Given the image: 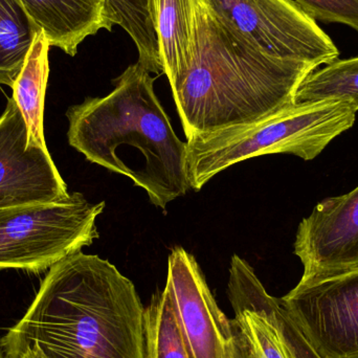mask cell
Segmentation results:
<instances>
[{
  "label": "cell",
  "instance_id": "5",
  "mask_svg": "<svg viewBox=\"0 0 358 358\" xmlns=\"http://www.w3.org/2000/svg\"><path fill=\"white\" fill-rule=\"evenodd\" d=\"M105 202L92 203L81 193L62 201L0 210V271L40 273L92 245Z\"/></svg>",
  "mask_w": 358,
  "mask_h": 358
},
{
  "label": "cell",
  "instance_id": "18",
  "mask_svg": "<svg viewBox=\"0 0 358 358\" xmlns=\"http://www.w3.org/2000/svg\"><path fill=\"white\" fill-rule=\"evenodd\" d=\"M317 22L346 25L358 33V0H292Z\"/></svg>",
  "mask_w": 358,
  "mask_h": 358
},
{
  "label": "cell",
  "instance_id": "13",
  "mask_svg": "<svg viewBox=\"0 0 358 358\" xmlns=\"http://www.w3.org/2000/svg\"><path fill=\"white\" fill-rule=\"evenodd\" d=\"M50 42L40 31L25 58L24 64L13 85V96L29 130V147H46L43 113L50 76Z\"/></svg>",
  "mask_w": 358,
  "mask_h": 358
},
{
  "label": "cell",
  "instance_id": "16",
  "mask_svg": "<svg viewBox=\"0 0 358 358\" xmlns=\"http://www.w3.org/2000/svg\"><path fill=\"white\" fill-rule=\"evenodd\" d=\"M347 100L358 108V57L336 59L309 73L299 86L294 103Z\"/></svg>",
  "mask_w": 358,
  "mask_h": 358
},
{
  "label": "cell",
  "instance_id": "19",
  "mask_svg": "<svg viewBox=\"0 0 358 358\" xmlns=\"http://www.w3.org/2000/svg\"><path fill=\"white\" fill-rule=\"evenodd\" d=\"M267 315L273 317L275 325L281 332L284 343L287 346L288 350L294 355L296 358H321L317 355L313 347L309 344L308 341L303 336L298 326L292 321L290 315H288L286 309L282 304L281 299L279 303L275 305L273 310L269 311Z\"/></svg>",
  "mask_w": 358,
  "mask_h": 358
},
{
  "label": "cell",
  "instance_id": "9",
  "mask_svg": "<svg viewBox=\"0 0 358 358\" xmlns=\"http://www.w3.org/2000/svg\"><path fill=\"white\" fill-rule=\"evenodd\" d=\"M67 185L48 147H29V130L14 100L0 117V210L62 201Z\"/></svg>",
  "mask_w": 358,
  "mask_h": 358
},
{
  "label": "cell",
  "instance_id": "21",
  "mask_svg": "<svg viewBox=\"0 0 358 358\" xmlns=\"http://www.w3.org/2000/svg\"><path fill=\"white\" fill-rule=\"evenodd\" d=\"M0 358H6V357H4L3 349H2L1 346V338H0Z\"/></svg>",
  "mask_w": 358,
  "mask_h": 358
},
{
  "label": "cell",
  "instance_id": "12",
  "mask_svg": "<svg viewBox=\"0 0 358 358\" xmlns=\"http://www.w3.org/2000/svg\"><path fill=\"white\" fill-rule=\"evenodd\" d=\"M164 75L171 90L189 71L197 45L195 0H148Z\"/></svg>",
  "mask_w": 358,
  "mask_h": 358
},
{
  "label": "cell",
  "instance_id": "14",
  "mask_svg": "<svg viewBox=\"0 0 358 358\" xmlns=\"http://www.w3.org/2000/svg\"><path fill=\"white\" fill-rule=\"evenodd\" d=\"M41 29L20 0H0V85H14Z\"/></svg>",
  "mask_w": 358,
  "mask_h": 358
},
{
  "label": "cell",
  "instance_id": "15",
  "mask_svg": "<svg viewBox=\"0 0 358 358\" xmlns=\"http://www.w3.org/2000/svg\"><path fill=\"white\" fill-rule=\"evenodd\" d=\"M144 338L145 358H191L165 289L145 308Z\"/></svg>",
  "mask_w": 358,
  "mask_h": 358
},
{
  "label": "cell",
  "instance_id": "11",
  "mask_svg": "<svg viewBox=\"0 0 358 358\" xmlns=\"http://www.w3.org/2000/svg\"><path fill=\"white\" fill-rule=\"evenodd\" d=\"M50 46L75 57L80 44L115 27L107 0H20Z\"/></svg>",
  "mask_w": 358,
  "mask_h": 358
},
{
  "label": "cell",
  "instance_id": "6",
  "mask_svg": "<svg viewBox=\"0 0 358 358\" xmlns=\"http://www.w3.org/2000/svg\"><path fill=\"white\" fill-rule=\"evenodd\" d=\"M261 52L317 67L338 59L334 40L292 0H203Z\"/></svg>",
  "mask_w": 358,
  "mask_h": 358
},
{
  "label": "cell",
  "instance_id": "2",
  "mask_svg": "<svg viewBox=\"0 0 358 358\" xmlns=\"http://www.w3.org/2000/svg\"><path fill=\"white\" fill-rule=\"evenodd\" d=\"M197 45L172 90L187 138L252 123L294 103L303 80L319 67L268 56L195 0Z\"/></svg>",
  "mask_w": 358,
  "mask_h": 358
},
{
  "label": "cell",
  "instance_id": "3",
  "mask_svg": "<svg viewBox=\"0 0 358 358\" xmlns=\"http://www.w3.org/2000/svg\"><path fill=\"white\" fill-rule=\"evenodd\" d=\"M155 81L138 62L130 65L113 80L110 94L87 98L67 110V138L88 161L107 170L119 150L136 149L144 162L147 195L155 206L165 210L189 189L185 171L187 144L174 132L155 94Z\"/></svg>",
  "mask_w": 358,
  "mask_h": 358
},
{
  "label": "cell",
  "instance_id": "20",
  "mask_svg": "<svg viewBox=\"0 0 358 358\" xmlns=\"http://www.w3.org/2000/svg\"><path fill=\"white\" fill-rule=\"evenodd\" d=\"M1 346L6 358H45L35 345L14 342L1 338Z\"/></svg>",
  "mask_w": 358,
  "mask_h": 358
},
{
  "label": "cell",
  "instance_id": "7",
  "mask_svg": "<svg viewBox=\"0 0 358 358\" xmlns=\"http://www.w3.org/2000/svg\"><path fill=\"white\" fill-rule=\"evenodd\" d=\"M191 358H256L235 319L219 308L196 259L174 248L165 287Z\"/></svg>",
  "mask_w": 358,
  "mask_h": 358
},
{
  "label": "cell",
  "instance_id": "4",
  "mask_svg": "<svg viewBox=\"0 0 358 358\" xmlns=\"http://www.w3.org/2000/svg\"><path fill=\"white\" fill-rule=\"evenodd\" d=\"M357 111L347 100L298 103L252 123L191 136L185 161L189 189L199 191L217 174L252 157L286 153L313 161L353 127Z\"/></svg>",
  "mask_w": 358,
  "mask_h": 358
},
{
  "label": "cell",
  "instance_id": "22",
  "mask_svg": "<svg viewBox=\"0 0 358 358\" xmlns=\"http://www.w3.org/2000/svg\"><path fill=\"white\" fill-rule=\"evenodd\" d=\"M289 352H290V351H289ZM290 357H292V358H296V357H294V355H292V352H290Z\"/></svg>",
  "mask_w": 358,
  "mask_h": 358
},
{
  "label": "cell",
  "instance_id": "10",
  "mask_svg": "<svg viewBox=\"0 0 358 358\" xmlns=\"http://www.w3.org/2000/svg\"><path fill=\"white\" fill-rule=\"evenodd\" d=\"M294 255L304 267L300 283L358 268V185L345 195L326 198L301 221Z\"/></svg>",
  "mask_w": 358,
  "mask_h": 358
},
{
  "label": "cell",
  "instance_id": "8",
  "mask_svg": "<svg viewBox=\"0 0 358 358\" xmlns=\"http://www.w3.org/2000/svg\"><path fill=\"white\" fill-rule=\"evenodd\" d=\"M321 358H358V268L300 283L281 299Z\"/></svg>",
  "mask_w": 358,
  "mask_h": 358
},
{
  "label": "cell",
  "instance_id": "1",
  "mask_svg": "<svg viewBox=\"0 0 358 358\" xmlns=\"http://www.w3.org/2000/svg\"><path fill=\"white\" fill-rule=\"evenodd\" d=\"M144 313L131 280L80 250L52 265L3 338L45 358H145Z\"/></svg>",
  "mask_w": 358,
  "mask_h": 358
},
{
  "label": "cell",
  "instance_id": "17",
  "mask_svg": "<svg viewBox=\"0 0 358 358\" xmlns=\"http://www.w3.org/2000/svg\"><path fill=\"white\" fill-rule=\"evenodd\" d=\"M115 25L123 27L138 52V63L149 73H163L159 42L148 0H107Z\"/></svg>",
  "mask_w": 358,
  "mask_h": 358
}]
</instances>
